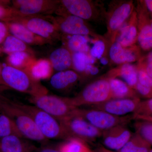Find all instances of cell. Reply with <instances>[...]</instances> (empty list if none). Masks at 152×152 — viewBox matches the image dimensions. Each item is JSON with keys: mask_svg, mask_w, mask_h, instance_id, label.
<instances>
[{"mask_svg": "<svg viewBox=\"0 0 152 152\" xmlns=\"http://www.w3.org/2000/svg\"><path fill=\"white\" fill-rule=\"evenodd\" d=\"M3 81L13 89L37 97L47 94L48 91L40 81L34 78L27 71L6 66L1 75Z\"/></svg>", "mask_w": 152, "mask_h": 152, "instance_id": "1", "label": "cell"}, {"mask_svg": "<svg viewBox=\"0 0 152 152\" xmlns=\"http://www.w3.org/2000/svg\"><path fill=\"white\" fill-rule=\"evenodd\" d=\"M135 9L133 1H114L109 6L105 19L107 33L104 38L109 50L115 41L117 35Z\"/></svg>", "mask_w": 152, "mask_h": 152, "instance_id": "2", "label": "cell"}, {"mask_svg": "<svg viewBox=\"0 0 152 152\" xmlns=\"http://www.w3.org/2000/svg\"><path fill=\"white\" fill-rule=\"evenodd\" d=\"M102 9L97 2L90 0H61L56 13L58 16L69 15L86 21L99 22L105 16Z\"/></svg>", "mask_w": 152, "mask_h": 152, "instance_id": "3", "label": "cell"}, {"mask_svg": "<svg viewBox=\"0 0 152 152\" xmlns=\"http://www.w3.org/2000/svg\"><path fill=\"white\" fill-rule=\"evenodd\" d=\"M16 104L33 119L46 139L66 138L64 128L59 120L36 106Z\"/></svg>", "mask_w": 152, "mask_h": 152, "instance_id": "4", "label": "cell"}, {"mask_svg": "<svg viewBox=\"0 0 152 152\" xmlns=\"http://www.w3.org/2000/svg\"><path fill=\"white\" fill-rule=\"evenodd\" d=\"M71 99L74 105L77 108L96 105L112 99L109 80L102 76L87 85Z\"/></svg>", "mask_w": 152, "mask_h": 152, "instance_id": "5", "label": "cell"}, {"mask_svg": "<svg viewBox=\"0 0 152 152\" xmlns=\"http://www.w3.org/2000/svg\"><path fill=\"white\" fill-rule=\"evenodd\" d=\"M7 21L21 24L34 34L46 40L50 44L62 39V35L52 20V16L49 15L15 17L5 21Z\"/></svg>", "mask_w": 152, "mask_h": 152, "instance_id": "6", "label": "cell"}, {"mask_svg": "<svg viewBox=\"0 0 152 152\" xmlns=\"http://www.w3.org/2000/svg\"><path fill=\"white\" fill-rule=\"evenodd\" d=\"M59 121L67 139H77L85 142H91L102 137V131L73 113Z\"/></svg>", "mask_w": 152, "mask_h": 152, "instance_id": "7", "label": "cell"}, {"mask_svg": "<svg viewBox=\"0 0 152 152\" xmlns=\"http://www.w3.org/2000/svg\"><path fill=\"white\" fill-rule=\"evenodd\" d=\"M31 101L38 108L46 112L59 121L71 115L77 108L74 105L71 98L48 94L31 97Z\"/></svg>", "mask_w": 152, "mask_h": 152, "instance_id": "8", "label": "cell"}, {"mask_svg": "<svg viewBox=\"0 0 152 152\" xmlns=\"http://www.w3.org/2000/svg\"><path fill=\"white\" fill-rule=\"evenodd\" d=\"M75 115L81 117L95 127L104 131L120 125H126L133 119V115L123 116L114 115L107 112L91 108H77L74 111Z\"/></svg>", "mask_w": 152, "mask_h": 152, "instance_id": "9", "label": "cell"}, {"mask_svg": "<svg viewBox=\"0 0 152 152\" xmlns=\"http://www.w3.org/2000/svg\"><path fill=\"white\" fill-rule=\"evenodd\" d=\"M52 20L61 34L65 35L90 36L94 41L101 40L107 42L104 37L97 34L86 21L78 17L69 15H63L58 17L52 16Z\"/></svg>", "mask_w": 152, "mask_h": 152, "instance_id": "10", "label": "cell"}, {"mask_svg": "<svg viewBox=\"0 0 152 152\" xmlns=\"http://www.w3.org/2000/svg\"><path fill=\"white\" fill-rule=\"evenodd\" d=\"M2 109L6 115L13 121L23 137L37 142L46 140L47 139L39 130L33 119L16 104H6Z\"/></svg>", "mask_w": 152, "mask_h": 152, "instance_id": "11", "label": "cell"}, {"mask_svg": "<svg viewBox=\"0 0 152 152\" xmlns=\"http://www.w3.org/2000/svg\"><path fill=\"white\" fill-rule=\"evenodd\" d=\"M13 7L20 17L43 15L56 13L60 1L53 0H17L13 1Z\"/></svg>", "mask_w": 152, "mask_h": 152, "instance_id": "12", "label": "cell"}, {"mask_svg": "<svg viewBox=\"0 0 152 152\" xmlns=\"http://www.w3.org/2000/svg\"><path fill=\"white\" fill-rule=\"evenodd\" d=\"M140 102V98L112 99L89 107L103 111L114 115L123 116L131 113H134L138 107Z\"/></svg>", "mask_w": 152, "mask_h": 152, "instance_id": "13", "label": "cell"}, {"mask_svg": "<svg viewBox=\"0 0 152 152\" xmlns=\"http://www.w3.org/2000/svg\"><path fill=\"white\" fill-rule=\"evenodd\" d=\"M135 9L137 16V42L139 47L146 51L152 50V28L151 18L139 1L137 2Z\"/></svg>", "mask_w": 152, "mask_h": 152, "instance_id": "14", "label": "cell"}, {"mask_svg": "<svg viewBox=\"0 0 152 152\" xmlns=\"http://www.w3.org/2000/svg\"><path fill=\"white\" fill-rule=\"evenodd\" d=\"M132 135L126 125H120L102 131L101 137L106 148L120 151L129 140Z\"/></svg>", "mask_w": 152, "mask_h": 152, "instance_id": "15", "label": "cell"}, {"mask_svg": "<svg viewBox=\"0 0 152 152\" xmlns=\"http://www.w3.org/2000/svg\"><path fill=\"white\" fill-rule=\"evenodd\" d=\"M140 49L135 45L124 47L115 41L109 48V56L112 62L116 64H131L138 61L141 58Z\"/></svg>", "mask_w": 152, "mask_h": 152, "instance_id": "16", "label": "cell"}, {"mask_svg": "<svg viewBox=\"0 0 152 152\" xmlns=\"http://www.w3.org/2000/svg\"><path fill=\"white\" fill-rule=\"evenodd\" d=\"M138 27L136 9L122 27L117 35L115 42L124 47L132 46L137 42Z\"/></svg>", "mask_w": 152, "mask_h": 152, "instance_id": "17", "label": "cell"}, {"mask_svg": "<svg viewBox=\"0 0 152 152\" xmlns=\"http://www.w3.org/2000/svg\"><path fill=\"white\" fill-rule=\"evenodd\" d=\"M81 76L73 70L61 71L54 74L50 79L52 88L59 91H67L77 85Z\"/></svg>", "mask_w": 152, "mask_h": 152, "instance_id": "18", "label": "cell"}, {"mask_svg": "<svg viewBox=\"0 0 152 152\" xmlns=\"http://www.w3.org/2000/svg\"><path fill=\"white\" fill-rule=\"evenodd\" d=\"M4 22L7 26L9 32L12 35L15 36L28 45H43L50 44L46 40L34 34L21 24L11 21Z\"/></svg>", "mask_w": 152, "mask_h": 152, "instance_id": "19", "label": "cell"}, {"mask_svg": "<svg viewBox=\"0 0 152 152\" xmlns=\"http://www.w3.org/2000/svg\"><path fill=\"white\" fill-rule=\"evenodd\" d=\"M103 77L107 79L121 77L131 88L135 90L138 83V71L137 66L131 64L120 65L108 71Z\"/></svg>", "mask_w": 152, "mask_h": 152, "instance_id": "20", "label": "cell"}, {"mask_svg": "<svg viewBox=\"0 0 152 152\" xmlns=\"http://www.w3.org/2000/svg\"><path fill=\"white\" fill-rule=\"evenodd\" d=\"M95 59L89 53H72V69L81 76L90 77L95 75L98 73V70L92 65Z\"/></svg>", "mask_w": 152, "mask_h": 152, "instance_id": "21", "label": "cell"}, {"mask_svg": "<svg viewBox=\"0 0 152 152\" xmlns=\"http://www.w3.org/2000/svg\"><path fill=\"white\" fill-rule=\"evenodd\" d=\"M49 60L53 70L58 72L72 69V53L65 47L58 48L52 52Z\"/></svg>", "mask_w": 152, "mask_h": 152, "instance_id": "22", "label": "cell"}, {"mask_svg": "<svg viewBox=\"0 0 152 152\" xmlns=\"http://www.w3.org/2000/svg\"><path fill=\"white\" fill-rule=\"evenodd\" d=\"M25 70L27 71L34 79L41 80L50 78L53 75V69L49 59H36Z\"/></svg>", "mask_w": 152, "mask_h": 152, "instance_id": "23", "label": "cell"}, {"mask_svg": "<svg viewBox=\"0 0 152 152\" xmlns=\"http://www.w3.org/2000/svg\"><path fill=\"white\" fill-rule=\"evenodd\" d=\"M110 83L112 99L139 98L137 93L125 82L118 78L108 79Z\"/></svg>", "mask_w": 152, "mask_h": 152, "instance_id": "24", "label": "cell"}, {"mask_svg": "<svg viewBox=\"0 0 152 152\" xmlns=\"http://www.w3.org/2000/svg\"><path fill=\"white\" fill-rule=\"evenodd\" d=\"M36 59L34 54L26 52H17L9 55L7 58L8 66L26 70Z\"/></svg>", "mask_w": 152, "mask_h": 152, "instance_id": "25", "label": "cell"}, {"mask_svg": "<svg viewBox=\"0 0 152 152\" xmlns=\"http://www.w3.org/2000/svg\"><path fill=\"white\" fill-rule=\"evenodd\" d=\"M63 39L64 40L65 47L72 53H89L90 48L87 37L72 35Z\"/></svg>", "mask_w": 152, "mask_h": 152, "instance_id": "26", "label": "cell"}, {"mask_svg": "<svg viewBox=\"0 0 152 152\" xmlns=\"http://www.w3.org/2000/svg\"><path fill=\"white\" fill-rule=\"evenodd\" d=\"M1 48L3 53L8 55L20 52H26L34 54L27 44L19 39L15 36L9 34L6 38Z\"/></svg>", "mask_w": 152, "mask_h": 152, "instance_id": "27", "label": "cell"}, {"mask_svg": "<svg viewBox=\"0 0 152 152\" xmlns=\"http://www.w3.org/2000/svg\"><path fill=\"white\" fill-rule=\"evenodd\" d=\"M151 145L136 133L132 135L129 140L120 150L119 152H150Z\"/></svg>", "mask_w": 152, "mask_h": 152, "instance_id": "28", "label": "cell"}, {"mask_svg": "<svg viewBox=\"0 0 152 152\" xmlns=\"http://www.w3.org/2000/svg\"><path fill=\"white\" fill-rule=\"evenodd\" d=\"M22 137L14 135L1 139L0 147L3 152H23L24 142Z\"/></svg>", "mask_w": 152, "mask_h": 152, "instance_id": "29", "label": "cell"}, {"mask_svg": "<svg viewBox=\"0 0 152 152\" xmlns=\"http://www.w3.org/2000/svg\"><path fill=\"white\" fill-rule=\"evenodd\" d=\"M16 135L23 138L15 123L7 115H0V139L10 135Z\"/></svg>", "mask_w": 152, "mask_h": 152, "instance_id": "30", "label": "cell"}, {"mask_svg": "<svg viewBox=\"0 0 152 152\" xmlns=\"http://www.w3.org/2000/svg\"><path fill=\"white\" fill-rule=\"evenodd\" d=\"M61 152H93L81 140L75 138L69 139L61 148Z\"/></svg>", "mask_w": 152, "mask_h": 152, "instance_id": "31", "label": "cell"}, {"mask_svg": "<svg viewBox=\"0 0 152 152\" xmlns=\"http://www.w3.org/2000/svg\"><path fill=\"white\" fill-rule=\"evenodd\" d=\"M136 133L152 145V122L137 120L134 124Z\"/></svg>", "mask_w": 152, "mask_h": 152, "instance_id": "32", "label": "cell"}, {"mask_svg": "<svg viewBox=\"0 0 152 152\" xmlns=\"http://www.w3.org/2000/svg\"><path fill=\"white\" fill-rule=\"evenodd\" d=\"M132 115L133 119L136 120L140 117L152 115V98L141 101L138 107Z\"/></svg>", "mask_w": 152, "mask_h": 152, "instance_id": "33", "label": "cell"}, {"mask_svg": "<svg viewBox=\"0 0 152 152\" xmlns=\"http://www.w3.org/2000/svg\"><path fill=\"white\" fill-rule=\"evenodd\" d=\"M94 45L90 49L89 54L93 58H100L107 52L108 49L105 42L101 40L94 41Z\"/></svg>", "mask_w": 152, "mask_h": 152, "instance_id": "34", "label": "cell"}, {"mask_svg": "<svg viewBox=\"0 0 152 152\" xmlns=\"http://www.w3.org/2000/svg\"><path fill=\"white\" fill-rule=\"evenodd\" d=\"M5 2H0V20L5 21L9 19L20 17L18 11L13 7H9L5 5L3 3Z\"/></svg>", "mask_w": 152, "mask_h": 152, "instance_id": "35", "label": "cell"}, {"mask_svg": "<svg viewBox=\"0 0 152 152\" xmlns=\"http://www.w3.org/2000/svg\"><path fill=\"white\" fill-rule=\"evenodd\" d=\"M138 71V83L143 86L152 89V78L142 68L137 66Z\"/></svg>", "mask_w": 152, "mask_h": 152, "instance_id": "36", "label": "cell"}, {"mask_svg": "<svg viewBox=\"0 0 152 152\" xmlns=\"http://www.w3.org/2000/svg\"><path fill=\"white\" fill-rule=\"evenodd\" d=\"M8 28L6 23L0 20V44L4 42L6 38L9 35Z\"/></svg>", "mask_w": 152, "mask_h": 152, "instance_id": "37", "label": "cell"}, {"mask_svg": "<svg viewBox=\"0 0 152 152\" xmlns=\"http://www.w3.org/2000/svg\"><path fill=\"white\" fill-rule=\"evenodd\" d=\"M138 65L152 66V50L144 57H142L138 61Z\"/></svg>", "mask_w": 152, "mask_h": 152, "instance_id": "38", "label": "cell"}, {"mask_svg": "<svg viewBox=\"0 0 152 152\" xmlns=\"http://www.w3.org/2000/svg\"><path fill=\"white\" fill-rule=\"evenodd\" d=\"M139 1L149 15L151 20L152 19V0Z\"/></svg>", "mask_w": 152, "mask_h": 152, "instance_id": "39", "label": "cell"}, {"mask_svg": "<svg viewBox=\"0 0 152 152\" xmlns=\"http://www.w3.org/2000/svg\"><path fill=\"white\" fill-rule=\"evenodd\" d=\"M96 152H115L112 150L107 148L106 147L102 145H100L96 149Z\"/></svg>", "mask_w": 152, "mask_h": 152, "instance_id": "40", "label": "cell"}, {"mask_svg": "<svg viewBox=\"0 0 152 152\" xmlns=\"http://www.w3.org/2000/svg\"><path fill=\"white\" fill-rule=\"evenodd\" d=\"M137 120L140 121H147L152 122V115L148 116L142 117L139 118Z\"/></svg>", "mask_w": 152, "mask_h": 152, "instance_id": "41", "label": "cell"}, {"mask_svg": "<svg viewBox=\"0 0 152 152\" xmlns=\"http://www.w3.org/2000/svg\"><path fill=\"white\" fill-rule=\"evenodd\" d=\"M41 152H60L58 151H56V150L51 149H45L43 150Z\"/></svg>", "mask_w": 152, "mask_h": 152, "instance_id": "42", "label": "cell"}, {"mask_svg": "<svg viewBox=\"0 0 152 152\" xmlns=\"http://www.w3.org/2000/svg\"><path fill=\"white\" fill-rule=\"evenodd\" d=\"M6 103H5L4 102V101H3L2 100V99H1V98L0 97V107L2 108L3 106H4V105Z\"/></svg>", "mask_w": 152, "mask_h": 152, "instance_id": "43", "label": "cell"}, {"mask_svg": "<svg viewBox=\"0 0 152 152\" xmlns=\"http://www.w3.org/2000/svg\"><path fill=\"white\" fill-rule=\"evenodd\" d=\"M3 66L0 64V78L1 79V75L2 71V69Z\"/></svg>", "mask_w": 152, "mask_h": 152, "instance_id": "44", "label": "cell"}, {"mask_svg": "<svg viewBox=\"0 0 152 152\" xmlns=\"http://www.w3.org/2000/svg\"><path fill=\"white\" fill-rule=\"evenodd\" d=\"M3 53L2 50L1 48H0V55L1 54Z\"/></svg>", "mask_w": 152, "mask_h": 152, "instance_id": "45", "label": "cell"}, {"mask_svg": "<svg viewBox=\"0 0 152 152\" xmlns=\"http://www.w3.org/2000/svg\"><path fill=\"white\" fill-rule=\"evenodd\" d=\"M151 27H152V19L151 20Z\"/></svg>", "mask_w": 152, "mask_h": 152, "instance_id": "46", "label": "cell"}, {"mask_svg": "<svg viewBox=\"0 0 152 152\" xmlns=\"http://www.w3.org/2000/svg\"><path fill=\"white\" fill-rule=\"evenodd\" d=\"M150 152H152V149L151 150V151H150Z\"/></svg>", "mask_w": 152, "mask_h": 152, "instance_id": "47", "label": "cell"}]
</instances>
